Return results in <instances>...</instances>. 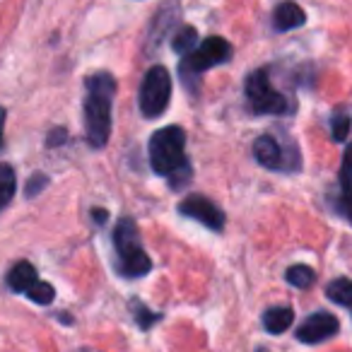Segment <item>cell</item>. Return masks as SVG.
Wrapping results in <instances>:
<instances>
[{
    "label": "cell",
    "mask_w": 352,
    "mask_h": 352,
    "mask_svg": "<svg viewBox=\"0 0 352 352\" xmlns=\"http://www.w3.org/2000/svg\"><path fill=\"white\" fill-rule=\"evenodd\" d=\"M150 164L160 176H166L174 188H182L191 179L193 169L186 160V133L179 126H166L152 133L150 145Z\"/></svg>",
    "instance_id": "1"
},
{
    "label": "cell",
    "mask_w": 352,
    "mask_h": 352,
    "mask_svg": "<svg viewBox=\"0 0 352 352\" xmlns=\"http://www.w3.org/2000/svg\"><path fill=\"white\" fill-rule=\"evenodd\" d=\"M116 94V80L109 73L87 78L85 97V131L92 147H104L111 135V102Z\"/></svg>",
    "instance_id": "2"
},
{
    "label": "cell",
    "mask_w": 352,
    "mask_h": 352,
    "mask_svg": "<svg viewBox=\"0 0 352 352\" xmlns=\"http://www.w3.org/2000/svg\"><path fill=\"white\" fill-rule=\"evenodd\" d=\"M113 246H116V270L126 278H142L152 270V261L145 254L138 232V222L121 217L113 227Z\"/></svg>",
    "instance_id": "3"
},
{
    "label": "cell",
    "mask_w": 352,
    "mask_h": 352,
    "mask_svg": "<svg viewBox=\"0 0 352 352\" xmlns=\"http://www.w3.org/2000/svg\"><path fill=\"white\" fill-rule=\"evenodd\" d=\"M246 99L254 113H270V116H283V113L292 111V104L283 92L273 87L270 75L265 68L254 70L246 78Z\"/></svg>",
    "instance_id": "4"
},
{
    "label": "cell",
    "mask_w": 352,
    "mask_h": 352,
    "mask_svg": "<svg viewBox=\"0 0 352 352\" xmlns=\"http://www.w3.org/2000/svg\"><path fill=\"white\" fill-rule=\"evenodd\" d=\"M171 99V75L164 65H152L140 85V111L147 118H157L166 111Z\"/></svg>",
    "instance_id": "5"
},
{
    "label": "cell",
    "mask_w": 352,
    "mask_h": 352,
    "mask_svg": "<svg viewBox=\"0 0 352 352\" xmlns=\"http://www.w3.org/2000/svg\"><path fill=\"white\" fill-rule=\"evenodd\" d=\"M232 54H234V51H232V44L227 39H222V36H208L201 46H196V49L186 56V60H184V65H182V73L191 70V75L196 78V75L206 73V70L215 68V65L227 63V60L232 58Z\"/></svg>",
    "instance_id": "6"
},
{
    "label": "cell",
    "mask_w": 352,
    "mask_h": 352,
    "mask_svg": "<svg viewBox=\"0 0 352 352\" xmlns=\"http://www.w3.org/2000/svg\"><path fill=\"white\" fill-rule=\"evenodd\" d=\"M179 212L191 217V220L201 222L203 227H208V230H212V232L225 230V212L206 196H198V193L196 196H186L179 203Z\"/></svg>",
    "instance_id": "7"
},
{
    "label": "cell",
    "mask_w": 352,
    "mask_h": 352,
    "mask_svg": "<svg viewBox=\"0 0 352 352\" xmlns=\"http://www.w3.org/2000/svg\"><path fill=\"white\" fill-rule=\"evenodd\" d=\"M340 328L338 318L328 311H316L309 318H304V323L297 328V340L307 342V345H316V342H323L328 338H333Z\"/></svg>",
    "instance_id": "8"
},
{
    "label": "cell",
    "mask_w": 352,
    "mask_h": 352,
    "mask_svg": "<svg viewBox=\"0 0 352 352\" xmlns=\"http://www.w3.org/2000/svg\"><path fill=\"white\" fill-rule=\"evenodd\" d=\"M254 157L261 166L273 171H292L287 164V157H285V150L273 135H261L258 140L254 142Z\"/></svg>",
    "instance_id": "9"
},
{
    "label": "cell",
    "mask_w": 352,
    "mask_h": 352,
    "mask_svg": "<svg viewBox=\"0 0 352 352\" xmlns=\"http://www.w3.org/2000/svg\"><path fill=\"white\" fill-rule=\"evenodd\" d=\"M307 22V12L292 3V0H283L273 12V27L278 32H289V30H297Z\"/></svg>",
    "instance_id": "10"
},
{
    "label": "cell",
    "mask_w": 352,
    "mask_h": 352,
    "mask_svg": "<svg viewBox=\"0 0 352 352\" xmlns=\"http://www.w3.org/2000/svg\"><path fill=\"white\" fill-rule=\"evenodd\" d=\"M36 283H39L36 268L30 261H20V263L12 265L10 273H8V287H10L12 292H30Z\"/></svg>",
    "instance_id": "11"
},
{
    "label": "cell",
    "mask_w": 352,
    "mask_h": 352,
    "mask_svg": "<svg viewBox=\"0 0 352 352\" xmlns=\"http://www.w3.org/2000/svg\"><path fill=\"white\" fill-rule=\"evenodd\" d=\"M294 321V311L289 307H270L265 309L263 314V328L273 336H280L285 333Z\"/></svg>",
    "instance_id": "12"
},
{
    "label": "cell",
    "mask_w": 352,
    "mask_h": 352,
    "mask_svg": "<svg viewBox=\"0 0 352 352\" xmlns=\"http://www.w3.org/2000/svg\"><path fill=\"white\" fill-rule=\"evenodd\" d=\"M326 297L331 299V302L340 304V307L352 309V280L338 278V280H333V283H328Z\"/></svg>",
    "instance_id": "13"
},
{
    "label": "cell",
    "mask_w": 352,
    "mask_h": 352,
    "mask_svg": "<svg viewBox=\"0 0 352 352\" xmlns=\"http://www.w3.org/2000/svg\"><path fill=\"white\" fill-rule=\"evenodd\" d=\"M285 280L297 289H309L314 285V280H316V273H314L311 265L297 263V265H289L287 273H285Z\"/></svg>",
    "instance_id": "14"
},
{
    "label": "cell",
    "mask_w": 352,
    "mask_h": 352,
    "mask_svg": "<svg viewBox=\"0 0 352 352\" xmlns=\"http://www.w3.org/2000/svg\"><path fill=\"white\" fill-rule=\"evenodd\" d=\"M198 44V32L196 27H182V30L176 32L174 36H171V49L176 51V54H182V56H188L193 49H196Z\"/></svg>",
    "instance_id": "15"
},
{
    "label": "cell",
    "mask_w": 352,
    "mask_h": 352,
    "mask_svg": "<svg viewBox=\"0 0 352 352\" xmlns=\"http://www.w3.org/2000/svg\"><path fill=\"white\" fill-rule=\"evenodd\" d=\"M17 188V176L10 164H0V210L12 201Z\"/></svg>",
    "instance_id": "16"
},
{
    "label": "cell",
    "mask_w": 352,
    "mask_h": 352,
    "mask_svg": "<svg viewBox=\"0 0 352 352\" xmlns=\"http://www.w3.org/2000/svg\"><path fill=\"white\" fill-rule=\"evenodd\" d=\"M340 198L352 196V145L345 147V155H342V164H340Z\"/></svg>",
    "instance_id": "17"
},
{
    "label": "cell",
    "mask_w": 352,
    "mask_h": 352,
    "mask_svg": "<svg viewBox=\"0 0 352 352\" xmlns=\"http://www.w3.org/2000/svg\"><path fill=\"white\" fill-rule=\"evenodd\" d=\"M347 135H350V116L345 111H336L331 118V138L336 142H342L347 140Z\"/></svg>",
    "instance_id": "18"
},
{
    "label": "cell",
    "mask_w": 352,
    "mask_h": 352,
    "mask_svg": "<svg viewBox=\"0 0 352 352\" xmlns=\"http://www.w3.org/2000/svg\"><path fill=\"white\" fill-rule=\"evenodd\" d=\"M131 309H133V316H135L138 326H140L142 331H147L152 323L160 321V314H152L150 309H147L142 302H138V299H133V302H131Z\"/></svg>",
    "instance_id": "19"
},
{
    "label": "cell",
    "mask_w": 352,
    "mask_h": 352,
    "mask_svg": "<svg viewBox=\"0 0 352 352\" xmlns=\"http://www.w3.org/2000/svg\"><path fill=\"white\" fill-rule=\"evenodd\" d=\"M27 297L32 299V302H36V304H51L54 302V297H56V289L51 287L49 283H36L34 287L30 289V292H27Z\"/></svg>",
    "instance_id": "20"
},
{
    "label": "cell",
    "mask_w": 352,
    "mask_h": 352,
    "mask_svg": "<svg viewBox=\"0 0 352 352\" xmlns=\"http://www.w3.org/2000/svg\"><path fill=\"white\" fill-rule=\"evenodd\" d=\"M46 184H49V176H46V174H34L30 179V184H27V188H25L27 198H34L36 193H41L46 188Z\"/></svg>",
    "instance_id": "21"
},
{
    "label": "cell",
    "mask_w": 352,
    "mask_h": 352,
    "mask_svg": "<svg viewBox=\"0 0 352 352\" xmlns=\"http://www.w3.org/2000/svg\"><path fill=\"white\" fill-rule=\"evenodd\" d=\"M333 208H336V212H340L342 217H347V222L352 225V196L347 198H336V203H333Z\"/></svg>",
    "instance_id": "22"
},
{
    "label": "cell",
    "mask_w": 352,
    "mask_h": 352,
    "mask_svg": "<svg viewBox=\"0 0 352 352\" xmlns=\"http://www.w3.org/2000/svg\"><path fill=\"white\" fill-rule=\"evenodd\" d=\"M63 142H65V131H63V128H58V131L49 133V140H46V145L54 147V145H63Z\"/></svg>",
    "instance_id": "23"
},
{
    "label": "cell",
    "mask_w": 352,
    "mask_h": 352,
    "mask_svg": "<svg viewBox=\"0 0 352 352\" xmlns=\"http://www.w3.org/2000/svg\"><path fill=\"white\" fill-rule=\"evenodd\" d=\"M92 220H97V222H107V210H92Z\"/></svg>",
    "instance_id": "24"
},
{
    "label": "cell",
    "mask_w": 352,
    "mask_h": 352,
    "mask_svg": "<svg viewBox=\"0 0 352 352\" xmlns=\"http://www.w3.org/2000/svg\"><path fill=\"white\" fill-rule=\"evenodd\" d=\"M3 131H6V109L0 107V145H3Z\"/></svg>",
    "instance_id": "25"
},
{
    "label": "cell",
    "mask_w": 352,
    "mask_h": 352,
    "mask_svg": "<svg viewBox=\"0 0 352 352\" xmlns=\"http://www.w3.org/2000/svg\"><path fill=\"white\" fill-rule=\"evenodd\" d=\"M258 352H268V350H265V347H258Z\"/></svg>",
    "instance_id": "26"
}]
</instances>
